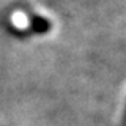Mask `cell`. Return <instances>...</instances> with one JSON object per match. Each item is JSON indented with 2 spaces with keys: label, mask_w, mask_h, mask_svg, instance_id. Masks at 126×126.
Listing matches in <instances>:
<instances>
[{
  "label": "cell",
  "mask_w": 126,
  "mask_h": 126,
  "mask_svg": "<svg viewBox=\"0 0 126 126\" xmlns=\"http://www.w3.org/2000/svg\"><path fill=\"white\" fill-rule=\"evenodd\" d=\"M27 17H29L30 29L33 30L35 33H47V32L52 29V24H50V21H47V19L43 17V16H38V14L29 11Z\"/></svg>",
  "instance_id": "6da1fadb"
},
{
  "label": "cell",
  "mask_w": 126,
  "mask_h": 126,
  "mask_svg": "<svg viewBox=\"0 0 126 126\" xmlns=\"http://www.w3.org/2000/svg\"><path fill=\"white\" fill-rule=\"evenodd\" d=\"M120 126H126V107H125V113H123V118H121Z\"/></svg>",
  "instance_id": "7a4b0ae2"
}]
</instances>
